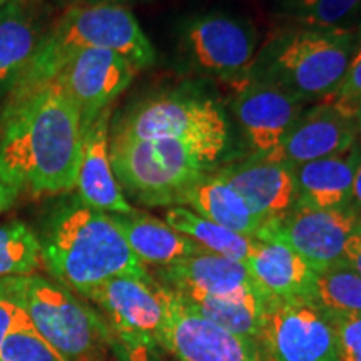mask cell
<instances>
[{"label":"cell","instance_id":"cell-26","mask_svg":"<svg viewBox=\"0 0 361 361\" xmlns=\"http://www.w3.org/2000/svg\"><path fill=\"white\" fill-rule=\"evenodd\" d=\"M279 16L290 24L311 29L355 30L361 0H274Z\"/></svg>","mask_w":361,"mask_h":361},{"label":"cell","instance_id":"cell-25","mask_svg":"<svg viewBox=\"0 0 361 361\" xmlns=\"http://www.w3.org/2000/svg\"><path fill=\"white\" fill-rule=\"evenodd\" d=\"M180 296V295H179ZM183 298L184 305L218 326L236 333L239 336L258 340L264 322V311L268 301L261 296L247 298H209L192 296Z\"/></svg>","mask_w":361,"mask_h":361},{"label":"cell","instance_id":"cell-16","mask_svg":"<svg viewBox=\"0 0 361 361\" xmlns=\"http://www.w3.org/2000/svg\"><path fill=\"white\" fill-rule=\"evenodd\" d=\"M236 191L252 213L269 221L283 218L296 204V183L291 166L268 156L252 154L216 171Z\"/></svg>","mask_w":361,"mask_h":361},{"label":"cell","instance_id":"cell-20","mask_svg":"<svg viewBox=\"0 0 361 361\" xmlns=\"http://www.w3.org/2000/svg\"><path fill=\"white\" fill-rule=\"evenodd\" d=\"M42 13L32 0H8L0 13V102H6L40 47Z\"/></svg>","mask_w":361,"mask_h":361},{"label":"cell","instance_id":"cell-11","mask_svg":"<svg viewBox=\"0 0 361 361\" xmlns=\"http://www.w3.org/2000/svg\"><path fill=\"white\" fill-rule=\"evenodd\" d=\"M358 213L346 209H314L295 204L283 218L269 221L258 241H278L291 247L314 273L343 263L348 239L356 233Z\"/></svg>","mask_w":361,"mask_h":361},{"label":"cell","instance_id":"cell-30","mask_svg":"<svg viewBox=\"0 0 361 361\" xmlns=\"http://www.w3.org/2000/svg\"><path fill=\"white\" fill-rule=\"evenodd\" d=\"M328 101L340 104L341 107L353 112V114H358L361 106V37H358V44H356L353 57H351L345 80L336 90L335 96L329 97Z\"/></svg>","mask_w":361,"mask_h":361},{"label":"cell","instance_id":"cell-2","mask_svg":"<svg viewBox=\"0 0 361 361\" xmlns=\"http://www.w3.org/2000/svg\"><path fill=\"white\" fill-rule=\"evenodd\" d=\"M35 234L45 268L80 295L116 276L149 278L111 216L80 201L56 207Z\"/></svg>","mask_w":361,"mask_h":361},{"label":"cell","instance_id":"cell-40","mask_svg":"<svg viewBox=\"0 0 361 361\" xmlns=\"http://www.w3.org/2000/svg\"><path fill=\"white\" fill-rule=\"evenodd\" d=\"M356 233L361 236V213L358 214V223H356Z\"/></svg>","mask_w":361,"mask_h":361},{"label":"cell","instance_id":"cell-33","mask_svg":"<svg viewBox=\"0 0 361 361\" xmlns=\"http://www.w3.org/2000/svg\"><path fill=\"white\" fill-rule=\"evenodd\" d=\"M128 356L126 361H161L152 351V343L149 341H129L124 343Z\"/></svg>","mask_w":361,"mask_h":361},{"label":"cell","instance_id":"cell-23","mask_svg":"<svg viewBox=\"0 0 361 361\" xmlns=\"http://www.w3.org/2000/svg\"><path fill=\"white\" fill-rule=\"evenodd\" d=\"M180 206H189L202 218L252 239H258L268 224L218 173L202 174L184 194Z\"/></svg>","mask_w":361,"mask_h":361},{"label":"cell","instance_id":"cell-13","mask_svg":"<svg viewBox=\"0 0 361 361\" xmlns=\"http://www.w3.org/2000/svg\"><path fill=\"white\" fill-rule=\"evenodd\" d=\"M82 296L106 313L124 343H156L166 319V288L156 284L151 276L111 278Z\"/></svg>","mask_w":361,"mask_h":361},{"label":"cell","instance_id":"cell-31","mask_svg":"<svg viewBox=\"0 0 361 361\" xmlns=\"http://www.w3.org/2000/svg\"><path fill=\"white\" fill-rule=\"evenodd\" d=\"M331 318L340 343V361H361V314H331Z\"/></svg>","mask_w":361,"mask_h":361},{"label":"cell","instance_id":"cell-14","mask_svg":"<svg viewBox=\"0 0 361 361\" xmlns=\"http://www.w3.org/2000/svg\"><path fill=\"white\" fill-rule=\"evenodd\" d=\"M356 142V114L326 99L306 107L279 147L268 157L296 168L306 162L343 154Z\"/></svg>","mask_w":361,"mask_h":361},{"label":"cell","instance_id":"cell-10","mask_svg":"<svg viewBox=\"0 0 361 361\" xmlns=\"http://www.w3.org/2000/svg\"><path fill=\"white\" fill-rule=\"evenodd\" d=\"M156 343L178 361H268L258 340L236 333L189 310L178 293L166 288V319Z\"/></svg>","mask_w":361,"mask_h":361},{"label":"cell","instance_id":"cell-39","mask_svg":"<svg viewBox=\"0 0 361 361\" xmlns=\"http://www.w3.org/2000/svg\"><path fill=\"white\" fill-rule=\"evenodd\" d=\"M355 32L358 37H361V11H360V16H358V20H356V25H355Z\"/></svg>","mask_w":361,"mask_h":361},{"label":"cell","instance_id":"cell-24","mask_svg":"<svg viewBox=\"0 0 361 361\" xmlns=\"http://www.w3.org/2000/svg\"><path fill=\"white\" fill-rule=\"evenodd\" d=\"M166 223L174 231L192 239L204 251L239 261V263H246L256 243V239L234 233L184 206L169 207L166 213Z\"/></svg>","mask_w":361,"mask_h":361},{"label":"cell","instance_id":"cell-27","mask_svg":"<svg viewBox=\"0 0 361 361\" xmlns=\"http://www.w3.org/2000/svg\"><path fill=\"white\" fill-rule=\"evenodd\" d=\"M42 263L37 234L22 221L0 223V279L34 274Z\"/></svg>","mask_w":361,"mask_h":361},{"label":"cell","instance_id":"cell-17","mask_svg":"<svg viewBox=\"0 0 361 361\" xmlns=\"http://www.w3.org/2000/svg\"><path fill=\"white\" fill-rule=\"evenodd\" d=\"M157 274L169 284L171 291L186 298H263L245 263L207 251L157 268Z\"/></svg>","mask_w":361,"mask_h":361},{"label":"cell","instance_id":"cell-21","mask_svg":"<svg viewBox=\"0 0 361 361\" xmlns=\"http://www.w3.org/2000/svg\"><path fill=\"white\" fill-rule=\"evenodd\" d=\"M361 159V144L356 142L343 154L311 161L293 168L296 183V204L314 209L351 207V191Z\"/></svg>","mask_w":361,"mask_h":361},{"label":"cell","instance_id":"cell-5","mask_svg":"<svg viewBox=\"0 0 361 361\" xmlns=\"http://www.w3.org/2000/svg\"><path fill=\"white\" fill-rule=\"evenodd\" d=\"M0 296L19 306L66 361H99L106 351V323L62 284L37 274L0 279Z\"/></svg>","mask_w":361,"mask_h":361},{"label":"cell","instance_id":"cell-35","mask_svg":"<svg viewBox=\"0 0 361 361\" xmlns=\"http://www.w3.org/2000/svg\"><path fill=\"white\" fill-rule=\"evenodd\" d=\"M20 191L17 188H13L8 180L0 174V214L6 213L7 209L16 204L19 200Z\"/></svg>","mask_w":361,"mask_h":361},{"label":"cell","instance_id":"cell-32","mask_svg":"<svg viewBox=\"0 0 361 361\" xmlns=\"http://www.w3.org/2000/svg\"><path fill=\"white\" fill-rule=\"evenodd\" d=\"M343 266L353 269L361 276V236L355 233L353 236L348 239L345 247V255H343Z\"/></svg>","mask_w":361,"mask_h":361},{"label":"cell","instance_id":"cell-38","mask_svg":"<svg viewBox=\"0 0 361 361\" xmlns=\"http://www.w3.org/2000/svg\"><path fill=\"white\" fill-rule=\"evenodd\" d=\"M356 126H358V142L361 144V106L358 109V114H356Z\"/></svg>","mask_w":361,"mask_h":361},{"label":"cell","instance_id":"cell-18","mask_svg":"<svg viewBox=\"0 0 361 361\" xmlns=\"http://www.w3.org/2000/svg\"><path fill=\"white\" fill-rule=\"evenodd\" d=\"M111 116L112 107L101 112L84 133L75 189L79 201L90 209L106 214H128L134 207L126 200L111 164Z\"/></svg>","mask_w":361,"mask_h":361},{"label":"cell","instance_id":"cell-7","mask_svg":"<svg viewBox=\"0 0 361 361\" xmlns=\"http://www.w3.org/2000/svg\"><path fill=\"white\" fill-rule=\"evenodd\" d=\"M111 135L133 141H183L216 157L229 142L228 121L213 99L189 92L147 97L116 121Z\"/></svg>","mask_w":361,"mask_h":361},{"label":"cell","instance_id":"cell-22","mask_svg":"<svg viewBox=\"0 0 361 361\" xmlns=\"http://www.w3.org/2000/svg\"><path fill=\"white\" fill-rule=\"evenodd\" d=\"M123 233L130 251L141 263L164 268L188 256L204 251L200 245L174 231L166 221H161L141 211L128 214H109Z\"/></svg>","mask_w":361,"mask_h":361},{"label":"cell","instance_id":"cell-12","mask_svg":"<svg viewBox=\"0 0 361 361\" xmlns=\"http://www.w3.org/2000/svg\"><path fill=\"white\" fill-rule=\"evenodd\" d=\"M128 59L106 49H87L72 56L52 80L78 107L82 133L112 107L137 74Z\"/></svg>","mask_w":361,"mask_h":361},{"label":"cell","instance_id":"cell-8","mask_svg":"<svg viewBox=\"0 0 361 361\" xmlns=\"http://www.w3.org/2000/svg\"><path fill=\"white\" fill-rule=\"evenodd\" d=\"M180 49L191 69L243 87L258 54L252 22L228 12L192 16L180 29Z\"/></svg>","mask_w":361,"mask_h":361},{"label":"cell","instance_id":"cell-4","mask_svg":"<svg viewBox=\"0 0 361 361\" xmlns=\"http://www.w3.org/2000/svg\"><path fill=\"white\" fill-rule=\"evenodd\" d=\"M358 44L355 30L286 25L258 49L247 80H261L306 101H326L345 80Z\"/></svg>","mask_w":361,"mask_h":361},{"label":"cell","instance_id":"cell-15","mask_svg":"<svg viewBox=\"0 0 361 361\" xmlns=\"http://www.w3.org/2000/svg\"><path fill=\"white\" fill-rule=\"evenodd\" d=\"M310 101L279 85L247 80L238 89L233 111L252 152L268 156L283 142Z\"/></svg>","mask_w":361,"mask_h":361},{"label":"cell","instance_id":"cell-36","mask_svg":"<svg viewBox=\"0 0 361 361\" xmlns=\"http://www.w3.org/2000/svg\"><path fill=\"white\" fill-rule=\"evenodd\" d=\"M351 207L356 213H361V159L358 168H356L353 179V191H351Z\"/></svg>","mask_w":361,"mask_h":361},{"label":"cell","instance_id":"cell-34","mask_svg":"<svg viewBox=\"0 0 361 361\" xmlns=\"http://www.w3.org/2000/svg\"><path fill=\"white\" fill-rule=\"evenodd\" d=\"M16 311L17 305L0 296V348H2L4 340H6L8 329L12 326L13 318H16Z\"/></svg>","mask_w":361,"mask_h":361},{"label":"cell","instance_id":"cell-9","mask_svg":"<svg viewBox=\"0 0 361 361\" xmlns=\"http://www.w3.org/2000/svg\"><path fill=\"white\" fill-rule=\"evenodd\" d=\"M259 343L268 361H340L335 322L313 301H268Z\"/></svg>","mask_w":361,"mask_h":361},{"label":"cell","instance_id":"cell-3","mask_svg":"<svg viewBox=\"0 0 361 361\" xmlns=\"http://www.w3.org/2000/svg\"><path fill=\"white\" fill-rule=\"evenodd\" d=\"M87 49L117 52L137 71L149 69L156 62L154 45L128 7L117 4H71L47 29L32 62L6 102L20 101L51 82L72 56Z\"/></svg>","mask_w":361,"mask_h":361},{"label":"cell","instance_id":"cell-37","mask_svg":"<svg viewBox=\"0 0 361 361\" xmlns=\"http://www.w3.org/2000/svg\"><path fill=\"white\" fill-rule=\"evenodd\" d=\"M128 2L133 0H71V4H117V6H126Z\"/></svg>","mask_w":361,"mask_h":361},{"label":"cell","instance_id":"cell-42","mask_svg":"<svg viewBox=\"0 0 361 361\" xmlns=\"http://www.w3.org/2000/svg\"><path fill=\"white\" fill-rule=\"evenodd\" d=\"M64 2H67V4H71V0H64Z\"/></svg>","mask_w":361,"mask_h":361},{"label":"cell","instance_id":"cell-6","mask_svg":"<svg viewBox=\"0 0 361 361\" xmlns=\"http://www.w3.org/2000/svg\"><path fill=\"white\" fill-rule=\"evenodd\" d=\"M111 164L124 196L144 206H180L188 189L219 157L183 141L109 139Z\"/></svg>","mask_w":361,"mask_h":361},{"label":"cell","instance_id":"cell-1","mask_svg":"<svg viewBox=\"0 0 361 361\" xmlns=\"http://www.w3.org/2000/svg\"><path fill=\"white\" fill-rule=\"evenodd\" d=\"M0 129V174L34 196L75 189L84 133L78 107L51 80L6 104Z\"/></svg>","mask_w":361,"mask_h":361},{"label":"cell","instance_id":"cell-19","mask_svg":"<svg viewBox=\"0 0 361 361\" xmlns=\"http://www.w3.org/2000/svg\"><path fill=\"white\" fill-rule=\"evenodd\" d=\"M245 264L266 301H313L314 269L283 243L256 239Z\"/></svg>","mask_w":361,"mask_h":361},{"label":"cell","instance_id":"cell-41","mask_svg":"<svg viewBox=\"0 0 361 361\" xmlns=\"http://www.w3.org/2000/svg\"><path fill=\"white\" fill-rule=\"evenodd\" d=\"M7 4H8V0H0V13L4 12V8H6Z\"/></svg>","mask_w":361,"mask_h":361},{"label":"cell","instance_id":"cell-28","mask_svg":"<svg viewBox=\"0 0 361 361\" xmlns=\"http://www.w3.org/2000/svg\"><path fill=\"white\" fill-rule=\"evenodd\" d=\"M313 303L331 314H361V276L343 264L316 273Z\"/></svg>","mask_w":361,"mask_h":361},{"label":"cell","instance_id":"cell-29","mask_svg":"<svg viewBox=\"0 0 361 361\" xmlns=\"http://www.w3.org/2000/svg\"><path fill=\"white\" fill-rule=\"evenodd\" d=\"M0 361H66V358L35 331L27 314L17 306L16 318L0 348Z\"/></svg>","mask_w":361,"mask_h":361}]
</instances>
